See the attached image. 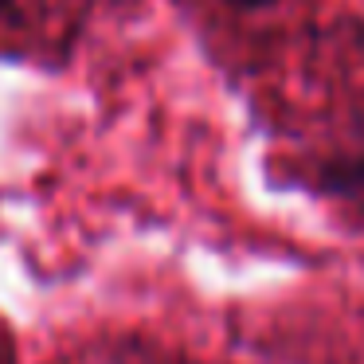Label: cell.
<instances>
[{
    "label": "cell",
    "mask_w": 364,
    "mask_h": 364,
    "mask_svg": "<svg viewBox=\"0 0 364 364\" xmlns=\"http://www.w3.org/2000/svg\"><path fill=\"white\" fill-rule=\"evenodd\" d=\"M4 4H9V0H0V9H4Z\"/></svg>",
    "instance_id": "cell-2"
},
{
    "label": "cell",
    "mask_w": 364,
    "mask_h": 364,
    "mask_svg": "<svg viewBox=\"0 0 364 364\" xmlns=\"http://www.w3.org/2000/svg\"><path fill=\"white\" fill-rule=\"evenodd\" d=\"M231 4H239V9H259V4H270V0H231Z\"/></svg>",
    "instance_id": "cell-1"
}]
</instances>
